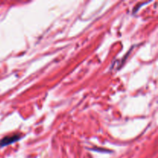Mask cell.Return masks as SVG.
<instances>
[{
  "mask_svg": "<svg viewBox=\"0 0 158 158\" xmlns=\"http://www.w3.org/2000/svg\"><path fill=\"white\" fill-rule=\"evenodd\" d=\"M21 139V137L19 135H13V136H7L5 137L4 138L0 140V148L6 147L7 145L11 144V143L16 142Z\"/></svg>",
  "mask_w": 158,
  "mask_h": 158,
  "instance_id": "6da1fadb",
  "label": "cell"
}]
</instances>
